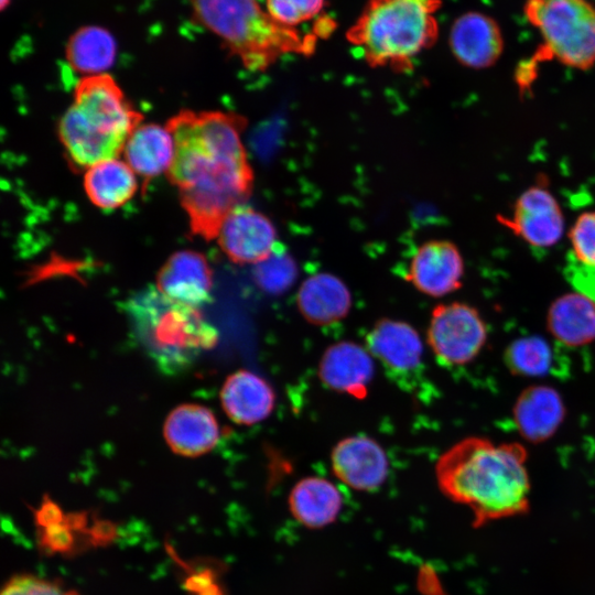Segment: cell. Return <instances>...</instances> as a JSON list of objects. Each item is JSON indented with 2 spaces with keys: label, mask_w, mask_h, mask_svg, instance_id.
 <instances>
[{
  "label": "cell",
  "mask_w": 595,
  "mask_h": 595,
  "mask_svg": "<svg viewBox=\"0 0 595 595\" xmlns=\"http://www.w3.org/2000/svg\"><path fill=\"white\" fill-rule=\"evenodd\" d=\"M175 142L169 170L192 229L215 239L226 215L246 203L253 172L241 140L246 120L220 111H182L166 125Z\"/></svg>",
  "instance_id": "cell-1"
},
{
  "label": "cell",
  "mask_w": 595,
  "mask_h": 595,
  "mask_svg": "<svg viewBox=\"0 0 595 595\" xmlns=\"http://www.w3.org/2000/svg\"><path fill=\"white\" fill-rule=\"evenodd\" d=\"M528 452L518 442H495L468 436L437 459L435 477L440 490L467 507L476 527L526 513L531 484Z\"/></svg>",
  "instance_id": "cell-2"
},
{
  "label": "cell",
  "mask_w": 595,
  "mask_h": 595,
  "mask_svg": "<svg viewBox=\"0 0 595 595\" xmlns=\"http://www.w3.org/2000/svg\"><path fill=\"white\" fill-rule=\"evenodd\" d=\"M196 22L249 71H267L285 55H312L329 29L303 33L278 23L257 0H190Z\"/></svg>",
  "instance_id": "cell-3"
},
{
  "label": "cell",
  "mask_w": 595,
  "mask_h": 595,
  "mask_svg": "<svg viewBox=\"0 0 595 595\" xmlns=\"http://www.w3.org/2000/svg\"><path fill=\"white\" fill-rule=\"evenodd\" d=\"M140 120L111 76H84L61 119L58 134L71 163L88 169L118 158Z\"/></svg>",
  "instance_id": "cell-4"
},
{
  "label": "cell",
  "mask_w": 595,
  "mask_h": 595,
  "mask_svg": "<svg viewBox=\"0 0 595 595\" xmlns=\"http://www.w3.org/2000/svg\"><path fill=\"white\" fill-rule=\"evenodd\" d=\"M125 313L134 339L165 375L184 372L218 340L216 328L197 307L170 299L156 286L128 298Z\"/></svg>",
  "instance_id": "cell-5"
},
{
  "label": "cell",
  "mask_w": 595,
  "mask_h": 595,
  "mask_svg": "<svg viewBox=\"0 0 595 595\" xmlns=\"http://www.w3.org/2000/svg\"><path fill=\"white\" fill-rule=\"evenodd\" d=\"M441 6V0H367L346 40L370 67L409 72L437 40Z\"/></svg>",
  "instance_id": "cell-6"
},
{
  "label": "cell",
  "mask_w": 595,
  "mask_h": 595,
  "mask_svg": "<svg viewBox=\"0 0 595 595\" xmlns=\"http://www.w3.org/2000/svg\"><path fill=\"white\" fill-rule=\"evenodd\" d=\"M523 11L542 36L539 56L582 71L595 65V6L588 0H527Z\"/></svg>",
  "instance_id": "cell-7"
},
{
  "label": "cell",
  "mask_w": 595,
  "mask_h": 595,
  "mask_svg": "<svg viewBox=\"0 0 595 595\" xmlns=\"http://www.w3.org/2000/svg\"><path fill=\"white\" fill-rule=\"evenodd\" d=\"M488 339L480 313L462 302L442 303L431 314L428 344L440 363L464 366L474 360Z\"/></svg>",
  "instance_id": "cell-8"
},
{
  "label": "cell",
  "mask_w": 595,
  "mask_h": 595,
  "mask_svg": "<svg viewBox=\"0 0 595 595\" xmlns=\"http://www.w3.org/2000/svg\"><path fill=\"white\" fill-rule=\"evenodd\" d=\"M215 239L226 256L240 264L259 263L279 245L272 221L246 203L226 215Z\"/></svg>",
  "instance_id": "cell-9"
},
{
  "label": "cell",
  "mask_w": 595,
  "mask_h": 595,
  "mask_svg": "<svg viewBox=\"0 0 595 595\" xmlns=\"http://www.w3.org/2000/svg\"><path fill=\"white\" fill-rule=\"evenodd\" d=\"M498 218L505 227L537 248L553 246L563 234L560 205L552 193L541 185H533L520 194L510 217Z\"/></svg>",
  "instance_id": "cell-10"
},
{
  "label": "cell",
  "mask_w": 595,
  "mask_h": 595,
  "mask_svg": "<svg viewBox=\"0 0 595 595\" xmlns=\"http://www.w3.org/2000/svg\"><path fill=\"white\" fill-rule=\"evenodd\" d=\"M334 475L348 487L370 491L379 488L389 472V461L381 445L366 435L339 441L331 455Z\"/></svg>",
  "instance_id": "cell-11"
},
{
  "label": "cell",
  "mask_w": 595,
  "mask_h": 595,
  "mask_svg": "<svg viewBox=\"0 0 595 595\" xmlns=\"http://www.w3.org/2000/svg\"><path fill=\"white\" fill-rule=\"evenodd\" d=\"M464 261L458 248L447 240H431L414 252L407 279L421 293L441 298L462 286Z\"/></svg>",
  "instance_id": "cell-12"
},
{
  "label": "cell",
  "mask_w": 595,
  "mask_h": 595,
  "mask_svg": "<svg viewBox=\"0 0 595 595\" xmlns=\"http://www.w3.org/2000/svg\"><path fill=\"white\" fill-rule=\"evenodd\" d=\"M450 47L455 58L470 68L494 65L504 50V39L498 23L480 12L459 15L450 31Z\"/></svg>",
  "instance_id": "cell-13"
},
{
  "label": "cell",
  "mask_w": 595,
  "mask_h": 595,
  "mask_svg": "<svg viewBox=\"0 0 595 595\" xmlns=\"http://www.w3.org/2000/svg\"><path fill=\"white\" fill-rule=\"evenodd\" d=\"M374 372L369 350L349 340L329 346L318 365V377L327 388L357 399L367 396Z\"/></svg>",
  "instance_id": "cell-14"
},
{
  "label": "cell",
  "mask_w": 595,
  "mask_h": 595,
  "mask_svg": "<svg viewBox=\"0 0 595 595\" xmlns=\"http://www.w3.org/2000/svg\"><path fill=\"white\" fill-rule=\"evenodd\" d=\"M561 394L547 385L523 389L512 407V420L520 436L531 443L551 439L565 418Z\"/></svg>",
  "instance_id": "cell-15"
},
{
  "label": "cell",
  "mask_w": 595,
  "mask_h": 595,
  "mask_svg": "<svg viewBox=\"0 0 595 595\" xmlns=\"http://www.w3.org/2000/svg\"><path fill=\"white\" fill-rule=\"evenodd\" d=\"M212 286L207 260L195 251L175 252L158 274L156 288L164 295L197 309L210 300Z\"/></svg>",
  "instance_id": "cell-16"
},
{
  "label": "cell",
  "mask_w": 595,
  "mask_h": 595,
  "mask_svg": "<svg viewBox=\"0 0 595 595\" xmlns=\"http://www.w3.org/2000/svg\"><path fill=\"white\" fill-rule=\"evenodd\" d=\"M369 353L390 374H413L422 363L423 345L419 333L408 323L383 318L366 337Z\"/></svg>",
  "instance_id": "cell-17"
},
{
  "label": "cell",
  "mask_w": 595,
  "mask_h": 595,
  "mask_svg": "<svg viewBox=\"0 0 595 595\" xmlns=\"http://www.w3.org/2000/svg\"><path fill=\"white\" fill-rule=\"evenodd\" d=\"M163 431L170 448L176 454L190 457L212 451L220 436L213 412L193 403L178 405L171 411Z\"/></svg>",
  "instance_id": "cell-18"
},
{
  "label": "cell",
  "mask_w": 595,
  "mask_h": 595,
  "mask_svg": "<svg viewBox=\"0 0 595 595\" xmlns=\"http://www.w3.org/2000/svg\"><path fill=\"white\" fill-rule=\"evenodd\" d=\"M220 402L235 423L251 425L271 414L275 393L271 385L259 375L238 370L226 378L220 389Z\"/></svg>",
  "instance_id": "cell-19"
},
{
  "label": "cell",
  "mask_w": 595,
  "mask_h": 595,
  "mask_svg": "<svg viewBox=\"0 0 595 595\" xmlns=\"http://www.w3.org/2000/svg\"><path fill=\"white\" fill-rule=\"evenodd\" d=\"M296 302L307 322L322 326L336 323L348 314L351 294L339 278L323 272L303 281Z\"/></svg>",
  "instance_id": "cell-20"
},
{
  "label": "cell",
  "mask_w": 595,
  "mask_h": 595,
  "mask_svg": "<svg viewBox=\"0 0 595 595\" xmlns=\"http://www.w3.org/2000/svg\"><path fill=\"white\" fill-rule=\"evenodd\" d=\"M547 328L559 343L581 347L595 340V302L580 291L556 298L548 309Z\"/></svg>",
  "instance_id": "cell-21"
},
{
  "label": "cell",
  "mask_w": 595,
  "mask_h": 595,
  "mask_svg": "<svg viewBox=\"0 0 595 595\" xmlns=\"http://www.w3.org/2000/svg\"><path fill=\"white\" fill-rule=\"evenodd\" d=\"M174 153L175 142L170 128L155 123L138 125L123 149L126 162L145 180L169 172Z\"/></svg>",
  "instance_id": "cell-22"
},
{
  "label": "cell",
  "mask_w": 595,
  "mask_h": 595,
  "mask_svg": "<svg viewBox=\"0 0 595 595\" xmlns=\"http://www.w3.org/2000/svg\"><path fill=\"white\" fill-rule=\"evenodd\" d=\"M289 507L301 524L316 529L335 521L343 507V497L332 482L311 476L293 486Z\"/></svg>",
  "instance_id": "cell-23"
},
{
  "label": "cell",
  "mask_w": 595,
  "mask_h": 595,
  "mask_svg": "<svg viewBox=\"0 0 595 595\" xmlns=\"http://www.w3.org/2000/svg\"><path fill=\"white\" fill-rule=\"evenodd\" d=\"M84 187L95 206L115 209L133 197L138 180L130 165L116 158L88 167L84 175Z\"/></svg>",
  "instance_id": "cell-24"
},
{
  "label": "cell",
  "mask_w": 595,
  "mask_h": 595,
  "mask_svg": "<svg viewBox=\"0 0 595 595\" xmlns=\"http://www.w3.org/2000/svg\"><path fill=\"white\" fill-rule=\"evenodd\" d=\"M65 53L76 72L85 76L106 74L115 63L117 44L105 28L85 25L71 35Z\"/></svg>",
  "instance_id": "cell-25"
},
{
  "label": "cell",
  "mask_w": 595,
  "mask_h": 595,
  "mask_svg": "<svg viewBox=\"0 0 595 595\" xmlns=\"http://www.w3.org/2000/svg\"><path fill=\"white\" fill-rule=\"evenodd\" d=\"M553 353L549 343L539 336L515 339L504 354L509 370L521 377L547 375L553 366Z\"/></svg>",
  "instance_id": "cell-26"
},
{
  "label": "cell",
  "mask_w": 595,
  "mask_h": 595,
  "mask_svg": "<svg viewBox=\"0 0 595 595\" xmlns=\"http://www.w3.org/2000/svg\"><path fill=\"white\" fill-rule=\"evenodd\" d=\"M298 268L293 258L279 244L264 260L255 264L253 277L257 284L270 293H281L295 281Z\"/></svg>",
  "instance_id": "cell-27"
},
{
  "label": "cell",
  "mask_w": 595,
  "mask_h": 595,
  "mask_svg": "<svg viewBox=\"0 0 595 595\" xmlns=\"http://www.w3.org/2000/svg\"><path fill=\"white\" fill-rule=\"evenodd\" d=\"M325 0H266V10L281 25H296L314 19L324 8Z\"/></svg>",
  "instance_id": "cell-28"
},
{
  "label": "cell",
  "mask_w": 595,
  "mask_h": 595,
  "mask_svg": "<svg viewBox=\"0 0 595 595\" xmlns=\"http://www.w3.org/2000/svg\"><path fill=\"white\" fill-rule=\"evenodd\" d=\"M574 259L595 268V212L581 214L570 230Z\"/></svg>",
  "instance_id": "cell-29"
},
{
  "label": "cell",
  "mask_w": 595,
  "mask_h": 595,
  "mask_svg": "<svg viewBox=\"0 0 595 595\" xmlns=\"http://www.w3.org/2000/svg\"><path fill=\"white\" fill-rule=\"evenodd\" d=\"M1 595H79V593L53 580L19 574L8 581Z\"/></svg>",
  "instance_id": "cell-30"
},
{
  "label": "cell",
  "mask_w": 595,
  "mask_h": 595,
  "mask_svg": "<svg viewBox=\"0 0 595 595\" xmlns=\"http://www.w3.org/2000/svg\"><path fill=\"white\" fill-rule=\"evenodd\" d=\"M566 274L576 291L595 302V268L584 266L574 259L566 267Z\"/></svg>",
  "instance_id": "cell-31"
},
{
  "label": "cell",
  "mask_w": 595,
  "mask_h": 595,
  "mask_svg": "<svg viewBox=\"0 0 595 595\" xmlns=\"http://www.w3.org/2000/svg\"><path fill=\"white\" fill-rule=\"evenodd\" d=\"M11 0H0V9L4 10L9 4Z\"/></svg>",
  "instance_id": "cell-32"
}]
</instances>
